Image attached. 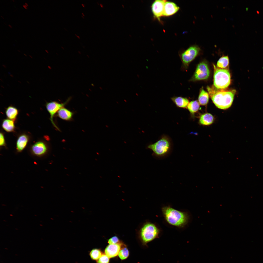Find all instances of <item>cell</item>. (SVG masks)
<instances>
[{"label": "cell", "instance_id": "cell-1", "mask_svg": "<svg viewBox=\"0 0 263 263\" xmlns=\"http://www.w3.org/2000/svg\"><path fill=\"white\" fill-rule=\"evenodd\" d=\"M161 211L166 221L169 224L178 228L184 227L191 219V216L188 212L176 210L169 206L162 207Z\"/></svg>", "mask_w": 263, "mask_h": 263}, {"label": "cell", "instance_id": "cell-2", "mask_svg": "<svg viewBox=\"0 0 263 263\" xmlns=\"http://www.w3.org/2000/svg\"><path fill=\"white\" fill-rule=\"evenodd\" d=\"M207 89L213 103L218 108L226 109L231 106L236 93L235 90H225L208 86Z\"/></svg>", "mask_w": 263, "mask_h": 263}, {"label": "cell", "instance_id": "cell-3", "mask_svg": "<svg viewBox=\"0 0 263 263\" xmlns=\"http://www.w3.org/2000/svg\"><path fill=\"white\" fill-rule=\"evenodd\" d=\"M161 230L155 224L148 222L143 224L139 231V238L142 244H147L159 237Z\"/></svg>", "mask_w": 263, "mask_h": 263}, {"label": "cell", "instance_id": "cell-4", "mask_svg": "<svg viewBox=\"0 0 263 263\" xmlns=\"http://www.w3.org/2000/svg\"><path fill=\"white\" fill-rule=\"evenodd\" d=\"M172 146L170 139L166 135H163L156 142L149 145L147 148L152 151V155L154 156L162 158L167 156L170 153Z\"/></svg>", "mask_w": 263, "mask_h": 263}, {"label": "cell", "instance_id": "cell-5", "mask_svg": "<svg viewBox=\"0 0 263 263\" xmlns=\"http://www.w3.org/2000/svg\"><path fill=\"white\" fill-rule=\"evenodd\" d=\"M214 85L218 89H224L229 85L231 77L229 72L226 69H220L214 65Z\"/></svg>", "mask_w": 263, "mask_h": 263}, {"label": "cell", "instance_id": "cell-6", "mask_svg": "<svg viewBox=\"0 0 263 263\" xmlns=\"http://www.w3.org/2000/svg\"><path fill=\"white\" fill-rule=\"evenodd\" d=\"M200 50L198 46L194 45L190 47L180 54L182 69L185 70L187 69L190 63L195 59Z\"/></svg>", "mask_w": 263, "mask_h": 263}, {"label": "cell", "instance_id": "cell-7", "mask_svg": "<svg viewBox=\"0 0 263 263\" xmlns=\"http://www.w3.org/2000/svg\"><path fill=\"white\" fill-rule=\"evenodd\" d=\"M210 75V71L207 64L204 62L199 64L190 81H195L207 79Z\"/></svg>", "mask_w": 263, "mask_h": 263}, {"label": "cell", "instance_id": "cell-8", "mask_svg": "<svg viewBox=\"0 0 263 263\" xmlns=\"http://www.w3.org/2000/svg\"><path fill=\"white\" fill-rule=\"evenodd\" d=\"M70 99L69 98L63 103H59L55 101H51L47 103L46 107L47 110L50 115V120L51 123L58 130L59 129L55 124L53 120V117L54 115L61 108L64 106L68 102Z\"/></svg>", "mask_w": 263, "mask_h": 263}, {"label": "cell", "instance_id": "cell-9", "mask_svg": "<svg viewBox=\"0 0 263 263\" xmlns=\"http://www.w3.org/2000/svg\"><path fill=\"white\" fill-rule=\"evenodd\" d=\"M166 1L164 0H156L152 4V12L154 17L159 20L163 16L164 4Z\"/></svg>", "mask_w": 263, "mask_h": 263}, {"label": "cell", "instance_id": "cell-10", "mask_svg": "<svg viewBox=\"0 0 263 263\" xmlns=\"http://www.w3.org/2000/svg\"><path fill=\"white\" fill-rule=\"evenodd\" d=\"M48 148L46 144L44 142L39 141L36 142L31 147V151L34 155L40 157L47 153Z\"/></svg>", "mask_w": 263, "mask_h": 263}, {"label": "cell", "instance_id": "cell-11", "mask_svg": "<svg viewBox=\"0 0 263 263\" xmlns=\"http://www.w3.org/2000/svg\"><path fill=\"white\" fill-rule=\"evenodd\" d=\"M122 244L120 242L115 244H109L105 249V254L109 258L116 256L118 254Z\"/></svg>", "mask_w": 263, "mask_h": 263}, {"label": "cell", "instance_id": "cell-12", "mask_svg": "<svg viewBox=\"0 0 263 263\" xmlns=\"http://www.w3.org/2000/svg\"><path fill=\"white\" fill-rule=\"evenodd\" d=\"M179 9L174 3L166 1L164 4L163 16H168L172 15L176 13Z\"/></svg>", "mask_w": 263, "mask_h": 263}, {"label": "cell", "instance_id": "cell-13", "mask_svg": "<svg viewBox=\"0 0 263 263\" xmlns=\"http://www.w3.org/2000/svg\"><path fill=\"white\" fill-rule=\"evenodd\" d=\"M28 141V137L26 134H22L18 137L16 143V149L18 152H21L23 150L26 146Z\"/></svg>", "mask_w": 263, "mask_h": 263}, {"label": "cell", "instance_id": "cell-14", "mask_svg": "<svg viewBox=\"0 0 263 263\" xmlns=\"http://www.w3.org/2000/svg\"><path fill=\"white\" fill-rule=\"evenodd\" d=\"M171 99L177 107L182 108H187L189 102L187 98L181 96H174Z\"/></svg>", "mask_w": 263, "mask_h": 263}, {"label": "cell", "instance_id": "cell-15", "mask_svg": "<svg viewBox=\"0 0 263 263\" xmlns=\"http://www.w3.org/2000/svg\"><path fill=\"white\" fill-rule=\"evenodd\" d=\"M73 113L66 108L63 107L57 113V115L60 119L66 121L70 120L72 118Z\"/></svg>", "mask_w": 263, "mask_h": 263}, {"label": "cell", "instance_id": "cell-16", "mask_svg": "<svg viewBox=\"0 0 263 263\" xmlns=\"http://www.w3.org/2000/svg\"><path fill=\"white\" fill-rule=\"evenodd\" d=\"M214 119V117L211 114L206 113L201 116L199 118V122L203 125H209L212 123Z\"/></svg>", "mask_w": 263, "mask_h": 263}, {"label": "cell", "instance_id": "cell-17", "mask_svg": "<svg viewBox=\"0 0 263 263\" xmlns=\"http://www.w3.org/2000/svg\"><path fill=\"white\" fill-rule=\"evenodd\" d=\"M18 113V109L15 107L10 106L8 107L6 111V116L9 119L13 121L15 120Z\"/></svg>", "mask_w": 263, "mask_h": 263}, {"label": "cell", "instance_id": "cell-18", "mask_svg": "<svg viewBox=\"0 0 263 263\" xmlns=\"http://www.w3.org/2000/svg\"><path fill=\"white\" fill-rule=\"evenodd\" d=\"M2 127L5 130L8 132L13 131L15 128L14 121L9 119H5L3 121Z\"/></svg>", "mask_w": 263, "mask_h": 263}, {"label": "cell", "instance_id": "cell-19", "mask_svg": "<svg viewBox=\"0 0 263 263\" xmlns=\"http://www.w3.org/2000/svg\"><path fill=\"white\" fill-rule=\"evenodd\" d=\"M209 98V95L208 93L202 88L201 90L198 97V102L199 104L203 105H206L208 102Z\"/></svg>", "mask_w": 263, "mask_h": 263}, {"label": "cell", "instance_id": "cell-20", "mask_svg": "<svg viewBox=\"0 0 263 263\" xmlns=\"http://www.w3.org/2000/svg\"><path fill=\"white\" fill-rule=\"evenodd\" d=\"M200 104L197 100L192 101L189 102L187 106V108L190 113L194 114L199 110Z\"/></svg>", "mask_w": 263, "mask_h": 263}, {"label": "cell", "instance_id": "cell-21", "mask_svg": "<svg viewBox=\"0 0 263 263\" xmlns=\"http://www.w3.org/2000/svg\"><path fill=\"white\" fill-rule=\"evenodd\" d=\"M229 59L227 56H224L220 58L217 63V68L220 69H225L228 66Z\"/></svg>", "mask_w": 263, "mask_h": 263}, {"label": "cell", "instance_id": "cell-22", "mask_svg": "<svg viewBox=\"0 0 263 263\" xmlns=\"http://www.w3.org/2000/svg\"><path fill=\"white\" fill-rule=\"evenodd\" d=\"M101 251L97 249H94L92 250L89 253V255L91 259L94 260H97L102 255Z\"/></svg>", "mask_w": 263, "mask_h": 263}, {"label": "cell", "instance_id": "cell-23", "mask_svg": "<svg viewBox=\"0 0 263 263\" xmlns=\"http://www.w3.org/2000/svg\"><path fill=\"white\" fill-rule=\"evenodd\" d=\"M129 255V251L126 247H124L121 249L118 254L119 258L122 260L126 259Z\"/></svg>", "mask_w": 263, "mask_h": 263}, {"label": "cell", "instance_id": "cell-24", "mask_svg": "<svg viewBox=\"0 0 263 263\" xmlns=\"http://www.w3.org/2000/svg\"><path fill=\"white\" fill-rule=\"evenodd\" d=\"M109 258L105 254H102L99 258L97 260V263H109Z\"/></svg>", "mask_w": 263, "mask_h": 263}, {"label": "cell", "instance_id": "cell-25", "mask_svg": "<svg viewBox=\"0 0 263 263\" xmlns=\"http://www.w3.org/2000/svg\"><path fill=\"white\" fill-rule=\"evenodd\" d=\"M108 242L109 244H113L118 243L120 242L118 238L115 236L110 238L108 240Z\"/></svg>", "mask_w": 263, "mask_h": 263}, {"label": "cell", "instance_id": "cell-26", "mask_svg": "<svg viewBox=\"0 0 263 263\" xmlns=\"http://www.w3.org/2000/svg\"><path fill=\"white\" fill-rule=\"evenodd\" d=\"M0 146H5V141L4 135L1 132L0 133Z\"/></svg>", "mask_w": 263, "mask_h": 263}, {"label": "cell", "instance_id": "cell-27", "mask_svg": "<svg viewBox=\"0 0 263 263\" xmlns=\"http://www.w3.org/2000/svg\"><path fill=\"white\" fill-rule=\"evenodd\" d=\"M22 6L25 9H28V6H27L26 5H25V4H23L22 5Z\"/></svg>", "mask_w": 263, "mask_h": 263}, {"label": "cell", "instance_id": "cell-28", "mask_svg": "<svg viewBox=\"0 0 263 263\" xmlns=\"http://www.w3.org/2000/svg\"><path fill=\"white\" fill-rule=\"evenodd\" d=\"M8 26H9V27H10V28H12V26H11V25H10V24H9L8 25Z\"/></svg>", "mask_w": 263, "mask_h": 263}, {"label": "cell", "instance_id": "cell-29", "mask_svg": "<svg viewBox=\"0 0 263 263\" xmlns=\"http://www.w3.org/2000/svg\"><path fill=\"white\" fill-rule=\"evenodd\" d=\"M25 5H26L27 6H28V4H27V3H26V2H25Z\"/></svg>", "mask_w": 263, "mask_h": 263}, {"label": "cell", "instance_id": "cell-30", "mask_svg": "<svg viewBox=\"0 0 263 263\" xmlns=\"http://www.w3.org/2000/svg\"><path fill=\"white\" fill-rule=\"evenodd\" d=\"M75 35L76 36H77V37L78 38H80V37H79V36H77L76 35V34H75Z\"/></svg>", "mask_w": 263, "mask_h": 263}, {"label": "cell", "instance_id": "cell-31", "mask_svg": "<svg viewBox=\"0 0 263 263\" xmlns=\"http://www.w3.org/2000/svg\"><path fill=\"white\" fill-rule=\"evenodd\" d=\"M0 16L1 17V18H2V19H4V17H3L2 16V15H1V16Z\"/></svg>", "mask_w": 263, "mask_h": 263}, {"label": "cell", "instance_id": "cell-32", "mask_svg": "<svg viewBox=\"0 0 263 263\" xmlns=\"http://www.w3.org/2000/svg\"><path fill=\"white\" fill-rule=\"evenodd\" d=\"M82 6H83V7H84V4H82Z\"/></svg>", "mask_w": 263, "mask_h": 263}, {"label": "cell", "instance_id": "cell-33", "mask_svg": "<svg viewBox=\"0 0 263 263\" xmlns=\"http://www.w3.org/2000/svg\"><path fill=\"white\" fill-rule=\"evenodd\" d=\"M3 23H4V24H5V25H6V23H5L4 22H3Z\"/></svg>", "mask_w": 263, "mask_h": 263}, {"label": "cell", "instance_id": "cell-34", "mask_svg": "<svg viewBox=\"0 0 263 263\" xmlns=\"http://www.w3.org/2000/svg\"><path fill=\"white\" fill-rule=\"evenodd\" d=\"M12 0V1H13V2H14V0Z\"/></svg>", "mask_w": 263, "mask_h": 263}, {"label": "cell", "instance_id": "cell-35", "mask_svg": "<svg viewBox=\"0 0 263 263\" xmlns=\"http://www.w3.org/2000/svg\"><path fill=\"white\" fill-rule=\"evenodd\" d=\"M82 14L84 16V14L83 13H82Z\"/></svg>", "mask_w": 263, "mask_h": 263}, {"label": "cell", "instance_id": "cell-36", "mask_svg": "<svg viewBox=\"0 0 263 263\" xmlns=\"http://www.w3.org/2000/svg\"><path fill=\"white\" fill-rule=\"evenodd\" d=\"M82 16V17H83V18H84V17H83V16Z\"/></svg>", "mask_w": 263, "mask_h": 263}]
</instances>
